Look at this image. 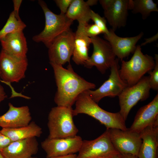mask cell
<instances>
[{"label": "cell", "instance_id": "obj_20", "mask_svg": "<svg viewBox=\"0 0 158 158\" xmlns=\"http://www.w3.org/2000/svg\"><path fill=\"white\" fill-rule=\"evenodd\" d=\"M140 135L142 142L138 158H158V125L147 127Z\"/></svg>", "mask_w": 158, "mask_h": 158}, {"label": "cell", "instance_id": "obj_37", "mask_svg": "<svg viewBox=\"0 0 158 158\" xmlns=\"http://www.w3.org/2000/svg\"><path fill=\"white\" fill-rule=\"evenodd\" d=\"M112 158H121V157L120 154H118Z\"/></svg>", "mask_w": 158, "mask_h": 158}, {"label": "cell", "instance_id": "obj_4", "mask_svg": "<svg viewBox=\"0 0 158 158\" xmlns=\"http://www.w3.org/2000/svg\"><path fill=\"white\" fill-rule=\"evenodd\" d=\"M38 2L44 14L45 25L43 30L33 36L32 40L36 42H42L48 48L58 36L70 28L73 21L66 14H56L53 12L44 1L39 0Z\"/></svg>", "mask_w": 158, "mask_h": 158}, {"label": "cell", "instance_id": "obj_2", "mask_svg": "<svg viewBox=\"0 0 158 158\" xmlns=\"http://www.w3.org/2000/svg\"><path fill=\"white\" fill-rule=\"evenodd\" d=\"M87 90L82 92L78 97L75 102V108L73 110V116L85 114L98 120L107 129H127L125 121L119 112L112 113L102 109L91 98Z\"/></svg>", "mask_w": 158, "mask_h": 158}, {"label": "cell", "instance_id": "obj_28", "mask_svg": "<svg viewBox=\"0 0 158 158\" xmlns=\"http://www.w3.org/2000/svg\"><path fill=\"white\" fill-rule=\"evenodd\" d=\"M85 30L87 36L90 38L103 33L102 30L95 24L86 25L85 26Z\"/></svg>", "mask_w": 158, "mask_h": 158}, {"label": "cell", "instance_id": "obj_16", "mask_svg": "<svg viewBox=\"0 0 158 158\" xmlns=\"http://www.w3.org/2000/svg\"><path fill=\"white\" fill-rule=\"evenodd\" d=\"M109 30L108 34H104V37L111 45L116 56L121 61L130 53H134L137 43L143 35L142 32L134 37H121L117 35L112 29Z\"/></svg>", "mask_w": 158, "mask_h": 158}, {"label": "cell", "instance_id": "obj_3", "mask_svg": "<svg viewBox=\"0 0 158 158\" xmlns=\"http://www.w3.org/2000/svg\"><path fill=\"white\" fill-rule=\"evenodd\" d=\"M133 53L128 61H121V68L119 70L120 78L128 86L136 84L145 73L152 71L155 65L153 57L143 54L140 45L136 46Z\"/></svg>", "mask_w": 158, "mask_h": 158}, {"label": "cell", "instance_id": "obj_6", "mask_svg": "<svg viewBox=\"0 0 158 158\" xmlns=\"http://www.w3.org/2000/svg\"><path fill=\"white\" fill-rule=\"evenodd\" d=\"M149 76H143L135 84L127 86L118 96L120 111L119 112L126 121L132 108L139 101L147 99L151 89Z\"/></svg>", "mask_w": 158, "mask_h": 158}, {"label": "cell", "instance_id": "obj_12", "mask_svg": "<svg viewBox=\"0 0 158 158\" xmlns=\"http://www.w3.org/2000/svg\"><path fill=\"white\" fill-rule=\"evenodd\" d=\"M110 68L111 73L107 80L96 90H87L91 98L97 104L105 97H114L118 96L128 86L120 76L118 58L116 59Z\"/></svg>", "mask_w": 158, "mask_h": 158}, {"label": "cell", "instance_id": "obj_33", "mask_svg": "<svg viewBox=\"0 0 158 158\" xmlns=\"http://www.w3.org/2000/svg\"><path fill=\"white\" fill-rule=\"evenodd\" d=\"M7 97V95L3 87L0 84V104Z\"/></svg>", "mask_w": 158, "mask_h": 158}, {"label": "cell", "instance_id": "obj_30", "mask_svg": "<svg viewBox=\"0 0 158 158\" xmlns=\"http://www.w3.org/2000/svg\"><path fill=\"white\" fill-rule=\"evenodd\" d=\"M12 142L0 130V152Z\"/></svg>", "mask_w": 158, "mask_h": 158}, {"label": "cell", "instance_id": "obj_39", "mask_svg": "<svg viewBox=\"0 0 158 158\" xmlns=\"http://www.w3.org/2000/svg\"><path fill=\"white\" fill-rule=\"evenodd\" d=\"M38 158L37 157H32H32H30L29 158Z\"/></svg>", "mask_w": 158, "mask_h": 158}, {"label": "cell", "instance_id": "obj_17", "mask_svg": "<svg viewBox=\"0 0 158 158\" xmlns=\"http://www.w3.org/2000/svg\"><path fill=\"white\" fill-rule=\"evenodd\" d=\"M8 105V111L0 116V127L15 128L26 126L30 123L32 117L28 106L16 107L10 102Z\"/></svg>", "mask_w": 158, "mask_h": 158}, {"label": "cell", "instance_id": "obj_7", "mask_svg": "<svg viewBox=\"0 0 158 158\" xmlns=\"http://www.w3.org/2000/svg\"><path fill=\"white\" fill-rule=\"evenodd\" d=\"M76 158H112L120 154L111 141L109 130L92 140L83 141Z\"/></svg>", "mask_w": 158, "mask_h": 158}, {"label": "cell", "instance_id": "obj_13", "mask_svg": "<svg viewBox=\"0 0 158 158\" xmlns=\"http://www.w3.org/2000/svg\"><path fill=\"white\" fill-rule=\"evenodd\" d=\"M83 140L79 136L59 138H47L41 142L47 158L64 156L78 152Z\"/></svg>", "mask_w": 158, "mask_h": 158}, {"label": "cell", "instance_id": "obj_18", "mask_svg": "<svg viewBox=\"0 0 158 158\" xmlns=\"http://www.w3.org/2000/svg\"><path fill=\"white\" fill-rule=\"evenodd\" d=\"M38 150V141L33 137L12 142L0 152L5 158H28Z\"/></svg>", "mask_w": 158, "mask_h": 158}, {"label": "cell", "instance_id": "obj_11", "mask_svg": "<svg viewBox=\"0 0 158 158\" xmlns=\"http://www.w3.org/2000/svg\"><path fill=\"white\" fill-rule=\"evenodd\" d=\"M110 138L115 149L120 154H130L138 157L142 140L140 133L117 128L108 129Z\"/></svg>", "mask_w": 158, "mask_h": 158}, {"label": "cell", "instance_id": "obj_26", "mask_svg": "<svg viewBox=\"0 0 158 158\" xmlns=\"http://www.w3.org/2000/svg\"><path fill=\"white\" fill-rule=\"evenodd\" d=\"M155 65L152 71L148 72L150 75L149 82L150 88L157 91L158 90V55L155 54L154 56Z\"/></svg>", "mask_w": 158, "mask_h": 158}, {"label": "cell", "instance_id": "obj_38", "mask_svg": "<svg viewBox=\"0 0 158 158\" xmlns=\"http://www.w3.org/2000/svg\"><path fill=\"white\" fill-rule=\"evenodd\" d=\"M0 158H5L0 152Z\"/></svg>", "mask_w": 158, "mask_h": 158}, {"label": "cell", "instance_id": "obj_19", "mask_svg": "<svg viewBox=\"0 0 158 158\" xmlns=\"http://www.w3.org/2000/svg\"><path fill=\"white\" fill-rule=\"evenodd\" d=\"M0 42L1 49L6 53L18 58H27L28 49L23 31L8 34Z\"/></svg>", "mask_w": 158, "mask_h": 158}, {"label": "cell", "instance_id": "obj_8", "mask_svg": "<svg viewBox=\"0 0 158 158\" xmlns=\"http://www.w3.org/2000/svg\"><path fill=\"white\" fill-rule=\"evenodd\" d=\"M91 39L93 46V52L83 65L89 68L95 66L104 74L113 64L116 56L107 41L98 36Z\"/></svg>", "mask_w": 158, "mask_h": 158}, {"label": "cell", "instance_id": "obj_31", "mask_svg": "<svg viewBox=\"0 0 158 158\" xmlns=\"http://www.w3.org/2000/svg\"><path fill=\"white\" fill-rule=\"evenodd\" d=\"M22 2V0H13L14 8V9L13 11V12L15 16L18 20H21L19 16V11Z\"/></svg>", "mask_w": 158, "mask_h": 158}, {"label": "cell", "instance_id": "obj_22", "mask_svg": "<svg viewBox=\"0 0 158 158\" xmlns=\"http://www.w3.org/2000/svg\"><path fill=\"white\" fill-rule=\"evenodd\" d=\"M0 131L12 142L39 137L42 132V128L34 121L26 126L15 128H2Z\"/></svg>", "mask_w": 158, "mask_h": 158}, {"label": "cell", "instance_id": "obj_9", "mask_svg": "<svg viewBox=\"0 0 158 158\" xmlns=\"http://www.w3.org/2000/svg\"><path fill=\"white\" fill-rule=\"evenodd\" d=\"M75 32L70 28L58 36L48 48L49 63L63 66L70 63L73 49Z\"/></svg>", "mask_w": 158, "mask_h": 158}, {"label": "cell", "instance_id": "obj_21", "mask_svg": "<svg viewBox=\"0 0 158 158\" xmlns=\"http://www.w3.org/2000/svg\"><path fill=\"white\" fill-rule=\"evenodd\" d=\"M85 26L78 24L75 32L72 60L78 65H84L89 57L88 52L89 46L91 43V39L85 32Z\"/></svg>", "mask_w": 158, "mask_h": 158}, {"label": "cell", "instance_id": "obj_1", "mask_svg": "<svg viewBox=\"0 0 158 158\" xmlns=\"http://www.w3.org/2000/svg\"><path fill=\"white\" fill-rule=\"evenodd\" d=\"M50 63L57 87L54 101L57 106L72 107L81 93L95 88V84L86 81L74 71L70 63L67 68Z\"/></svg>", "mask_w": 158, "mask_h": 158}, {"label": "cell", "instance_id": "obj_29", "mask_svg": "<svg viewBox=\"0 0 158 158\" xmlns=\"http://www.w3.org/2000/svg\"><path fill=\"white\" fill-rule=\"evenodd\" d=\"M73 0H55L54 1L59 8L61 14H66Z\"/></svg>", "mask_w": 158, "mask_h": 158}, {"label": "cell", "instance_id": "obj_24", "mask_svg": "<svg viewBox=\"0 0 158 158\" xmlns=\"http://www.w3.org/2000/svg\"><path fill=\"white\" fill-rule=\"evenodd\" d=\"M129 10L134 13H140L144 20L152 12L158 11L157 4L152 0H129Z\"/></svg>", "mask_w": 158, "mask_h": 158}, {"label": "cell", "instance_id": "obj_23", "mask_svg": "<svg viewBox=\"0 0 158 158\" xmlns=\"http://www.w3.org/2000/svg\"><path fill=\"white\" fill-rule=\"evenodd\" d=\"M91 10L86 1L83 0H73L66 15L73 21L76 20L78 24L86 25L90 20Z\"/></svg>", "mask_w": 158, "mask_h": 158}, {"label": "cell", "instance_id": "obj_32", "mask_svg": "<svg viewBox=\"0 0 158 158\" xmlns=\"http://www.w3.org/2000/svg\"><path fill=\"white\" fill-rule=\"evenodd\" d=\"M158 33L153 36L148 38L145 39V41L142 43L140 45L142 46L145 45L148 43H150L156 41L158 39Z\"/></svg>", "mask_w": 158, "mask_h": 158}, {"label": "cell", "instance_id": "obj_34", "mask_svg": "<svg viewBox=\"0 0 158 158\" xmlns=\"http://www.w3.org/2000/svg\"><path fill=\"white\" fill-rule=\"evenodd\" d=\"M121 158H138V157L128 154H120Z\"/></svg>", "mask_w": 158, "mask_h": 158}, {"label": "cell", "instance_id": "obj_36", "mask_svg": "<svg viewBox=\"0 0 158 158\" xmlns=\"http://www.w3.org/2000/svg\"><path fill=\"white\" fill-rule=\"evenodd\" d=\"M98 1L97 0H88L86 2L87 5L90 7L97 4Z\"/></svg>", "mask_w": 158, "mask_h": 158}, {"label": "cell", "instance_id": "obj_25", "mask_svg": "<svg viewBox=\"0 0 158 158\" xmlns=\"http://www.w3.org/2000/svg\"><path fill=\"white\" fill-rule=\"evenodd\" d=\"M26 26L22 20H18L12 11L5 25L0 30V40L8 34L23 31Z\"/></svg>", "mask_w": 158, "mask_h": 158}, {"label": "cell", "instance_id": "obj_10", "mask_svg": "<svg viewBox=\"0 0 158 158\" xmlns=\"http://www.w3.org/2000/svg\"><path fill=\"white\" fill-rule=\"evenodd\" d=\"M28 65L27 58H20L1 49L0 52V77L5 83H18L24 78Z\"/></svg>", "mask_w": 158, "mask_h": 158}, {"label": "cell", "instance_id": "obj_35", "mask_svg": "<svg viewBox=\"0 0 158 158\" xmlns=\"http://www.w3.org/2000/svg\"><path fill=\"white\" fill-rule=\"evenodd\" d=\"M77 155L75 154H72L67 155L56 157L52 158H76Z\"/></svg>", "mask_w": 158, "mask_h": 158}, {"label": "cell", "instance_id": "obj_27", "mask_svg": "<svg viewBox=\"0 0 158 158\" xmlns=\"http://www.w3.org/2000/svg\"><path fill=\"white\" fill-rule=\"evenodd\" d=\"M90 16V19L102 30L103 33L107 34L109 33V30L107 28L106 25L107 20L105 18L102 17L92 10Z\"/></svg>", "mask_w": 158, "mask_h": 158}, {"label": "cell", "instance_id": "obj_15", "mask_svg": "<svg viewBox=\"0 0 158 158\" xmlns=\"http://www.w3.org/2000/svg\"><path fill=\"white\" fill-rule=\"evenodd\" d=\"M158 125V94L148 104L140 108L137 112L130 130L140 133L147 127Z\"/></svg>", "mask_w": 158, "mask_h": 158}, {"label": "cell", "instance_id": "obj_14", "mask_svg": "<svg viewBox=\"0 0 158 158\" xmlns=\"http://www.w3.org/2000/svg\"><path fill=\"white\" fill-rule=\"evenodd\" d=\"M129 0H100L105 17L114 31L125 26L129 10Z\"/></svg>", "mask_w": 158, "mask_h": 158}, {"label": "cell", "instance_id": "obj_5", "mask_svg": "<svg viewBox=\"0 0 158 158\" xmlns=\"http://www.w3.org/2000/svg\"><path fill=\"white\" fill-rule=\"evenodd\" d=\"M73 110L72 107L62 106L52 108L48 116V138H65L77 135L78 130L73 122Z\"/></svg>", "mask_w": 158, "mask_h": 158}]
</instances>
